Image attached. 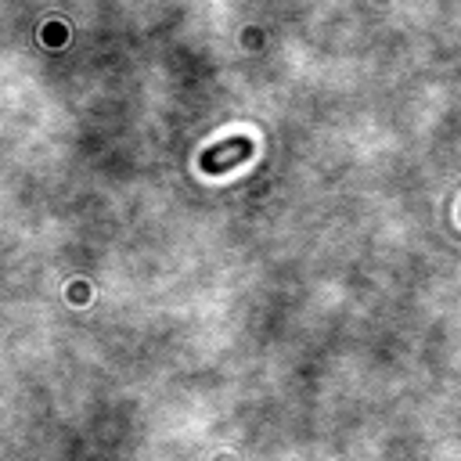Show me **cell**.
I'll return each instance as SVG.
<instances>
[{"instance_id":"obj_1","label":"cell","mask_w":461,"mask_h":461,"mask_svg":"<svg viewBox=\"0 0 461 461\" xmlns=\"http://www.w3.org/2000/svg\"><path fill=\"white\" fill-rule=\"evenodd\" d=\"M252 151H256V144H252L249 137H223V140L209 144V148L198 155V166H202V173H209V176H223V173H230L238 162L252 158Z\"/></svg>"}]
</instances>
